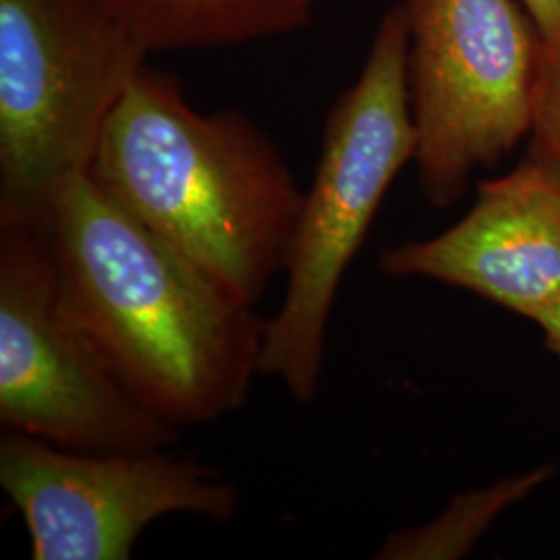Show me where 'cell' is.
Here are the masks:
<instances>
[{
    "label": "cell",
    "mask_w": 560,
    "mask_h": 560,
    "mask_svg": "<svg viewBox=\"0 0 560 560\" xmlns=\"http://www.w3.org/2000/svg\"><path fill=\"white\" fill-rule=\"evenodd\" d=\"M152 52L208 50L295 32L322 0H98Z\"/></svg>",
    "instance_id": "cell-9"
},
{
    "label": "cell",
    "mask_w": 560,
    "mask_h": 560,
    "mask_svg": "<svg viewBox=\"0 0 560 560\" xmlns=\"http://www.w3.org/2000/svg\"><path fill=\"white\" fill-rule=\"evenodd\" d=\"M529 156L560 177V50L546 44L529 129Z\"/></svg>",
    "instance_id": "cell-11"
},
{
    "label": "cell",
    "mask_w": 560,
    "mask_h": 560,
    "mask_svg": "<svg viewBox=\"0 0 560 560\" xmlns=\"http://www.w3.org/2000/svg\"><path fill=\"white\" fill-rule=\"evenodd\" d=\"M552 476L555 467L540 465L486 488L460 492L439 517L390 534L382 544L376 559H465L509 506L532 497Z\"/></svg>",
    "instance_id": "cell-10"
},
{
    "label": "cell",
    "mask_w": 560,
    "mask_h": 560,
    "mask_svg": "<svg viewBox=\"0 0 560 560\" xmlns=\"http://www.w3.org/2000/svg\"><path fill=\"white\" fill-rule=\"evenodd\" d=\"M534 324L540 328L546 337V345L560 355V298L557 301H552L544 312H540Z\"/></svg>",
    "instance_id": "cell-13"
},
{
    "label": "cell",
    "mask_w": 560,
    "mask_h": 560,
    "mask_svg": "<svg viewBox=\"0 0 560 560\" xmlns=\"http://www.w3.org/2000/svg\"><path fill=\"white\" fill-rule=\"evenodd\" d=\"M83 330L122 386L173 428L226 418L260 376L266 320L110 200L71 180L42 229Z\"/></svg>",
    "instance_id": "cell-1"
},
{
    "label": "cell",
    "mask_w": 560,
    "mask_h": 560,
    "mask_svg": "<svg viewBox=\"0 0 560 560\" xmlns=\"http://www.w3.org/2000/svg\"><path fill=\"white\" fill-rule=\"evenodd\" d=\"M409 98V30L400 4L382 18L368 59L328 113L312 187L284 258V293L266 320L260 376L310 405L320 388L326 337L340 284L382 200L416 162Z\"/></svg>",
    "instance_id": "cell-3"
},
{
    "label": "cell",
    "mask_w": 560,
    "mask_h": 560,
    "mask_svg": "<svg viewBox=\"0 0 560 560\" xmlns=\"http://www.w3.org/2000/svg\"><path fill=\"white\" fill-rule=\"evenodd\" d=\"M421 191L451 208L529 138L544 40L521 0H400Z\"/></svg>",
    "instance_id": "cell-5"
},
{
    "label": "cell",
    "mask_w": 560,
    "mask_h": 560,
    "mask_svg": "<svg viewBox=\"0 0 560 560\" xmlns=\"http://www.w3.org/2000/svg\"><path fill=\"white\" fill-rule=\"evenodd\" d=\"M148 55L98 0H0V226H46Z\"/></svg>",
    "instance_id": "cell-4"
},
{
    "label": "cell",
    "mask_w": 560,
    "mask_h": 560,
    "mask_svg": "<svg viewBox=\"0 0 560 560\" xmlns=\"http://www.w3.org/2000/svg\"><path fill=\"white\" fill-rule=\"evenodd\" d=\"M0 425L83 453L175 448L179 432L113 374L40 229L0 226Z\"/></svg>",
    "instance_id": "cell-6"
},
{
    "label": "cell",
    "mask_w": 560,
    "mask_h": 560,
    "mask_svg": "<svg viewBox=\"0 0 560 560\" xmlns=\"http://www.w3.org/2000/svg\"><path fill=\"white\" fill-rule=\"evenodd\" d=\"M88 175L226 295L258 307L282 275L303 191L240 110L200 113L143 67L106 120Z\"/></svg>",
    "instance_id": "cell-2"
},
{
    "label": "cell",
    "mask_w": 560,
    "mask_h": 560,
    "mask_svg": "<svg viewBox=\"0 0 560 560\" xmlns=\"http://www.w3.org/2000/svg\"><path fill=\"white\" fill-rule=\"evenodd\" d=\"M0 488L20 511L34 560H127L168 515L229 521L240 488L175 448L83 453L25 434L0 439Z\"/></svg>",
    "instance_id": "cell-7"
},
{
    "label": "cell",
    "mask_w": 560,
    "mask_h": 560,
    "mask_svg": "<svg viewBox=\"0 0 560 560\" xmlns=\"http://www.w3.org/2000/svg\"><path fill=\"white\" fill-rule=\"evenodd\" d=\"M540 30L546 46L560 50V0H521Z\"/></svg>",
    "instance_id": "cell-12"
},
{
    "label": "cell",
    "mask_w": 560,
    "mask_h": 560,
    "mask_svg": "<svg viewBox=\"0 0 560 560\" xmlns=\"http://www.w3.org/2000/svg\"><path fill=\"white\" fill-rule=\"evenodd\" d=\"M382 272L436 280L525 320L560 298V177L527 156L481 180L469 212L430 240L386 247Z\"/></svg>",
    "instance_id": "cell-8"
}]
</instances>
